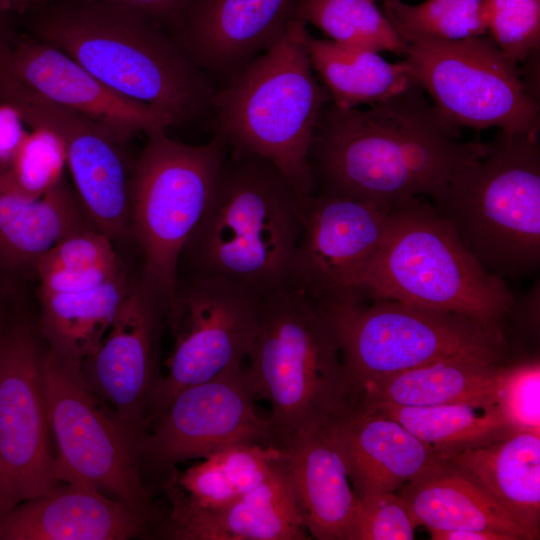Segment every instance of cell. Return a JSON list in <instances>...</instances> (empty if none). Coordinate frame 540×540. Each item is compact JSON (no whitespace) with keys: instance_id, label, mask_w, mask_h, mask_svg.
Returning <instances> with one entry per match:
<instances>
[{"instance_id":"obj_1","label":"cell","mask_w":540,"mask_h":540,"mask_svg":"<svg viewBox=\"0 0 540 540\" xmlns=\"http://www.w3.org/2000/svg\"><path fill=\"white\" fill-rule=\"evenodd\" d=\"M416 84L368 109L323 108L308 162L315 193L393 208L427 196L438 204L486 143L463 141Z\"/></svg>"},{"instance_id":"obj_2","label":"cell","mask_w":540,"mask_h":540,"mask_svg":"<svg viewBox=\"0 0 540 540\" xmlns=\"http://www.w3.org/2000/svg\"><path fill=\"white\" fill-rule=\"evenodd\" d=\"M29 34L58 48L116 94L174 124L212 107L214 89L175 37L104 0H50L29 14Z\"/></svg>"},{"instance_id":"obj_3","label":"cell","mask_w":540,"mask_h":540,"mask_svg":"<svg viewBox=\"0 0 540 540\" xmlns=\"http://www.w3.org/2000/svg\"><path fill=\"white\" fill-rule=\"evenodd\" d=\"M303 220V204L275 164L228 150L177 277L222 278L263 297L290 287Z\"/></svg>"},{"instance_id":"obj_4","label":"cell","mask_w":540,"mask_h":540,"mask_svg":"<svg viewBox=\"0 0 540 540\" xmlns=\"http://www.w3.org/2000/svg\"><path fill=\"white\" fill-rule=\"evenodd\" d=\"M307 33L305 24L292 18L281 39L212 98L217 133L228 150L275 164L304 209L315 195L309 150L319 116L331 101L313 73Z\"/></svg>"},{"instance_id":"obj_5","label":"cell","mask_w":540,"mask_h":540,"mask_svg":"<svg viewBox=\"0 0 540 540\" xmlns=\"http://www.w3.org/2000/svg\"><path fill=\"white\" fill-rule=\"evenodd\" d=\"M247 360L253 395L271 405L268 422L277 447L337 420L356 403L330 324L296 287L263 297Z\"/></svg>"},{"instance_id":"obj_6","label":"cell","mask_w":540,"mask_h":540,"mask_svg":"<svg viewBox=\"0 0 540 540\" xmlns=\"http://www.w3.org/2000/svg\"><path fill=\"white\" fill-rule=\"evenodd\" d=\"M351 292L460 314L497 329L514 306L503 278L472 255L423 197L392 208L387 236Z\"/></svg>"},{"instance_id":"obj_7","label":"cell","mask_w":540,"mask_h":540,"mask_svg":"<svg viewBox=\"0 0 540 540\" xmlns=\"http://www.w3.org/2000/svg\"><path fill=\"white\" fill-rule=\"evenodd\" d=\"M490 272L522 273L540 262V148L537 134L499 130L461 168L434 204Z\"/></svg>"},{"instance_id":"obj_8","label":"cell","mask_w":540,"mask_h":540,"mask_svg":"<svg viewBox=\"0 0 540 540\" xmlns=\"http://www.w3.org/2000/svg\"><path fill=\"white\" fill-rule=\"evenodd\" d=\"M313 300L356 394L368 380L439 361L504 362L503 330L460 314L355 293Z\"/></svg>"},{"instance_id":"obj_9","label":"cell","mask_w":540,"mask_h":540,"mask_svg":"<svg viewBox=\"0 0 540 540\" xmlns=\"http://www.w3.org/2000/svg\"><path fill=\"white\" fill-rule=\"evenodd\" d=\"M129 178L131 235L142 254L140 280L166 306L181 250L200 221L228 152L216 133L204 145L147 135Z\"/></svg>"},{"instance_id":"obj_10","label":"cell","mask_w":540,"mask_h":540,"mask_svg":"<svg viewBox=\"0 0 540 540\" xmlns=\"http://www.w3.org/2000/svg\"><path fill=\"white\" fill-rule=\"evenodd\" d=\"M41 372L57 482H78L109 492L146 524L153 517L140 470L139 441L88 386L81 360L49 348Z\"/></svg>"},{"instance_id":"obj_11","label":"cell","mask_w":540,"mask_h":540,"mask_svg":"<svg viewBox=\"0 0 540 540\" xmlns=\"http://www.w3.org/2000/svg\"><path fill=\"white\" fill-rule=\"evenodd\" d=\"M414 83L451 126L538 134L539 105L517 64L485 35L457 40H416L404 55Z\"/></svg>"},{"instance_id":"obj_12","label":"cell","mask_w":540,"mask_h":540,"mask_svg":"<svg viewBox=\"0 0 540 540\" xmlns=\"http://www.w3.org/2000/svg\"><path fill=\"white\" fill-rule=\"evenodd\" d=\"M262 299L226 279L177 277L165 313L173 348L152 396L147 429L180 390L243 367L256 336Z\"/></svg>"},{"instance_id":"obj_13","label":"cell","mask_w":540,"mask_h":540,"mask_svg":"<svg viewBox=\"0 0 540 540\" xmlns=\"http://www.w3.org/2000/svg\"><path fill=\"white\" fill-rule=\"evenodd\" d=\"M41 356L19 316L0 338V513L57 483Z\"/></svg>"},{"instance_id":"obj_14","label":"cell","mask_w":540,"mask_h":540,"mask_svg":"<svg viewBox=\"0 0 540 540\" xmlns=\"http://www.w3.org/2000/svg\"><path fill=\"white\" fill-rule=\"evenodd\" d=\"M0 103L62 141L73 187L95 226L115 245L132 238L125 142L106 125L3 80Z\"/></svg>"},{"instance_id":"obj_15","label":"cell","mask_w":540,"mask_h":540,"mask_svg":"<svg viewBox=\"0 0 540 540\" xmlns=\"http://www.w3.org/2000/svg\"><path fill=\"white\" fill-rule=\"evenodd\" d=\"M255 399L244 366L188 386L171 398L141 436L140 455L165 469L237 444L275 445Z\"/></svg>"},{"instance_id":"obj_16","label":"cell","mask_w":540,"mask_h":540,"mask_svg":"<svg viewBox=\"0 0 540 540\" xmlns=\"http://www.w3.org/2000/svg\"><path fill=\"white\" fill-rule=\"evenodd\" d=\"M165 313L166 305L140 278L133 279L109 331L81 360L90 389L138 441L161 377L158 352Z\"/></svg>"},{"instance_id":"obj_17","label":"cell","mask_w":540,"mask_h":540,"mask_svg":"<svg viewBox=\"0 0 540 540\" xmlns=\"http://www.w3.org/2000/svg\"><path fill=\"white\" fill-rule=\"evenodd\" d=\"M0 19V80L92 118L129 141L174 125L162 112L126 99L78 62L31 34H18Z\"/></svg>"},{"instance_id":"obj_18","label":"cell","mask_w":540,"mask_h":540,"mask_svg":"<svg viewBox=\"0 0 540 540\" xmlns=\"http://www.w3.org/2000/svg\"><path fill=\"white\" fill-rule=\"evenodd\" d=\"M392 208L315 193L304 209L292 286L312 299L351 292L383 244Z\"/></svg>"},{"instance_id":"obj_19","label":"cell","mask_w":540,"mask_h":540,"mask_svg":"<svg viewBox=\"0 0 540 540\" xmlns=\"http://www.w3.org/2000/svg\"><path fill=\"white\" fill-rule=\"evenodd\" d=\"M295 0H193L175 39L203 72L226 83L274 46Z\"/></svg>"},{"instance_id":"obj_20","label":"cell","mask_w":540,"mask_h":540,"mask_svg":"<svg viewBox=\"0 0 540 540\" xmlns=\"http://www.w3.org/2000/svg\"><path fill=\"white\" fill-rule=\"evenodd\" d=\"M145 524L99 489L60 481L0 513V540H125Z\"/></svg>"},{"instance_id":"obj_21","label":"cell","mask_w":540,"mask_h":540,"mask_svg":"<svg viewBox=\"0 0 540 540\" xmlns=\"http://www.w3.org/2000/svg\"><path fill=\"white\" fill-rule=\"evenodd\" d=\"M335 421L279 446L306 529L318 540H347L358 500Z\"/></svg>"},{"instance_id":"obj_22","label":"cell","mask_w":540,"mask_h":540,"mask_svg":"<svg viewBox=\"0 0 540 540\" xmlns=\"http://www.w3.org/2000/svg\"><path fill=\"white\" fill-rule=\"evenodd\" d=\"M169 536L180 540H304L307 529L282 460L230 504L196 510L171 503Z\"/></svg>"},{"instance_id":"obj_23","label":"cell","mask_w":540,"mask_h":540,"mask_svg":"<svg viewBox=\"0 0 540 540\" xmlns=\"http://www.w3.org/2000/svg\"><path fill=\"white\" fill-rule=\"evenodd\" d=\"M335 428L357 498L395 492L442 460L397 421L357 405Z\"/></svg>"},{"instance_id":"obj_24","label":"cell","mask_w":540,"mask_h":540,"mask_svg":"<svg viewBox=\"0 0 540 540\" xmlns=\"http://www.w3.org/2000/svg\"><path fill=\"white\" fill-rule=\"evenodd\" d=\"M91 228L97 227L65 176L38 199L18 195L0 179V272L8 277L34 276L53 246Z\"/></svg>"},{"instance_id":"obj_25","label":"cell","mask_w":540,"mask_h":540,"mask_svg":"<svg viewBox=\"0 0 540 540\" xmlns=\"http://www.w3.org/2000/svg\"><path fill=\"white\" fill-rule=\"evenodd\" d=\"M461 470L532 540L540 536V435L516 432L443 459Z\"/></svg>"},{"instance_id":"obj_26","label":"cell","mask_w":540,"mask_h":540,"mask_svg":"<svg viewBox=\"0 0 540 540\" xmlns=\"http://www.w3.org/2000/svg\"><path fill=\"white\" fill-rule=\"evenodd\" d=\"M401 488L399 495L417 527L479 529L505 534L512 540H532L480 487L443 459Z\"/></svg>"},{"instance_id":"obj_27","label":"cell","mask_w":540,"mask_h":540,"mask_svg":"<svg viewBox=\"0 0 540 540\" xmlns=\"http://www.w3.org/2000/svg\"><path fill=\"white\" fill-rule=\"evenodd\" d=\"M504 367L473 360L439 361L366 381L358 390L356 403L492 406L497 403Z\"/></svg>"},{"instance_id":"obj_28","label":"cell","mask_w":540,"mask_h":540,"mask_svg":"<svg viewBox=\"0 0 540 540\" xmlns=\"http://www.w3.org/2000/svg\"><path fill=\"white\" fill-rule=\"evenodd\" d=\"M305 43L313 70L338 108L375 105L415 84L405 60L391 63L378 52L315 38L309 33Z\"/></svg>"},{"instance_id":"obj_29","label":"cell","mask_w":540,"mask_h":540,"mask_svg":"<svg viewBox=\"0 0 540 540\" xmlns=\"http://www.w3.org/2000/svg\"><path fill=\"white\" fill-rule=\"evenodd\" d=\"M132 280L125 270L84 290L38 294L39 329L48 348L79 360L91 354L112 326Z\"/></svg>"},{"instance_id":"obj_30","label":"cell","mask_w":540,"mask_h":540,"mask_svg":"<svg viewBox=\"0 0 540 540\" xmlns=\"http://www.w3.org/2000/svg\"><path fill=\"white\" fill-rule=\"evenodd\" d=\"M281 460L282 450L275 445L223 448L171 475L167 483L170 502L196 510L220 509L261 484Z\"/></svg>"},{"instance_id":"obj_31","label":"cell","mask_w":540,"mask_h":540,"mask_svg":"<svg viewBox=\"0 0 540 540\" xmlns=\"http://www.w3.org/2000/svg\"><path fill=\"white\" fill-rule=\"evenodd\" d=\"M355 405L397 421L442 459L516 433L497 405Z\"/></svg>"},{"instance_id":"obj_32","label":"cell","mask_w":540,"mask_h":540,"mask_svg":"<svg viewBox=\"0 0 540 540\" xmlns=\"http://www.w3.org/2000/svg\"><path fill=\"white\" fill-rule=\"evenodd\" d=\"M373 0H295L294 18L336 43L404 56L407 44Z\"/></svg>"},{"instance_id":"obj_33","label":"cell","mask_w":540,"mask_h":540,"mask_svg":"<svg viewBox=\"0 0 540 540\" xmlns=\"http://www.w3.org/2000/svg\"><path fill=\"white\" fill-rule=\"evenodd\" d=\"M382 13L406 44L422 39L457 41L487 33L482 0H426L417 5L384 0Z\"/></svg>"},{"instance_id":"obj_34","label":"cell","mask_w":540,"mask_h":540,"mask_svg":"<svg viewBox=\"0 0 540 540\" xmlns=\"http://www.w3.org/2000/svg\"><path fill=\"white\" fill-rule=\"evenodd\" d=\"M66 153L62 141L52 132L30 128L11 167L0 179L15 193L38 199L63 177Z\"/></svg>"},{"instance_id":"obj_35","label":"cell","mask_w":540,"mask_h":540,"mask_svg":"<svg viewBox=\"0 0 540 540\" xmlns=\"http://www.w3.org/2000/svg\"><path fill=\"white\" fill-rule=\"evenodd\" d=\"M486 32L515 64L538 52L540 0H482Z\"/></svg>"},{"instance_id":"obj_36","label":"cell","mask_w":540,"mask_h":540,"mask_svg":"<svg viewBox=\"0 0 540 540\" xmlns=\"http://www.w3.org/2000/svg\"><path fill=\"white\" fill-rule=\"evenodd\" d=\"M496 405L516 432L540 435L538 359L504 367Z\"/></svg>"},{"instance_id":"obj_37","label":"cell","mask_w":540,"mask_h":540,"mask_svg":"<svg viewBox=\"0 0 540 540\" xmlns=\"http://www.w3.org/2000/svg\"><path fill=\"white\" fill-rule=\"evenodd\" d=\"M416 528L400 495L377 493L358 498L347 540H412Z\"/></svg>"},{"instance_id":"obj_38","label":"cell","mask_w":540,"mask_h":540,"mask_svg":"<svg viewBox=\"0 0 540 540\" xmlns=\"http://www.w3.org/2000/svg\"><path fill=\"white\" fill-rule=\"evenodd\" d=\"M116 245L99 229L73 233L45 253L38 261L34 277L58 271H87L123 264Z\"/></svg>"},{"instance_id":"obj_39","label":"cell","mask_w":540,"mask_h":540,"mask_svg":"<svg viewBox=\"0 0 540 540\" xmlns=\"http://www.w3.org/2000/svg\"><path fill=\"white\" fill-rule=\"evenodd\" d=\"M140 14L149 20L170 27L175 32L193 0H104Z\"/></svg>"},{"instance_id":"obj_40","label":"cell","mask_w":540,"mask_h":540,"mask_svg":"<svg viewBox=\"0 0 540 540\" xmlns=\"http://www.w3.org/2000/svg\"><path fill=\"white\" fill-rule=\"evenodd\" d=\"M26 123L9 105L0 103V175L11 167L21 145L28 135Z\"/></svg>"},{"instance_id":"obj_41","label":"cell","mask_w":540,"mask_h":540,"mask_svg":"<svg viewBox=\"0 0 540 540\" xmlns=\"http://www.w3.org/2000/svg\"><path fill=\"white\" fill-rule=\"evenodd\" d=\"M18 294L14 279L0 272V338L19 317L16 314Z\"/></svg>"},{"instance_id":"obj_42","label":"cell","mask_w":540,"mask_h":540,"mask_svg":"<svg viewBox=\"0 0 540 540\" xmlns=\"http://www.w3.org/2000/svg\"><path fill=\"white\" fill-rule=\"evenodd\" d=\"M433 540H512L511 537L487 530L459 529V530H429Z\"/></svg>"},{"instance_id":"obj_43","label":"cell","mask_w":540,"mask_h":540,"mask_svg":"<svg viewBox=\"0 0 540 540\" xmlns=\"http://www.w3.org/2000/svg\"><path fill=\"white\" fill-rule=\"evenodd\" d=\"M50 0H0V19L13 14H29Z\"/></svg>"},{"instance_id":"obj_44","label":"cell","mask_w":540,"mask_h":540,"mask_svg":"<svg viewBox=\"0 0 540 540\" xmlns=\"http://www.w3.org/2000/svg\"><path fill=\"white\" fill-rule=\"evenodd\" d=\"M373 1H376V0H373Z\"/></svg>"}]
</instances>
